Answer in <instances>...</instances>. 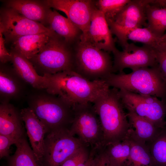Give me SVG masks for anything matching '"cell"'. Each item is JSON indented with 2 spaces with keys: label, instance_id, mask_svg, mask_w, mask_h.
<instances>
[{
  "label": "cell",
  "instance_id": "obj_30",
  "mask_svg": "<svg viewBox=\"0 0 166 166\" xmlns=\"http://www.w3.org/2000/svg\"><path fill=\"white\" fill-rule=\"evenodd\" d=\"M90 148L85 146L67 158L61 166H90L92 156Z\"/></svg>",
  "mask_w": 166,
  "mask_h": 166
},
{
  "label": "cell",
  "instance_id": "obj_29",
  "mask_svg": "<svg viewBox=\"0 0 166 166\" xmlns=\"http://www.w3.org/2000/svg\"><path fill=\"white\" fill-rule=\"evenodd\" d=\"M160 38L154 34L147 27L136 28L130 31L127 39L154 48L160 43Z\"/></svg>",
  "mask_w": 166,
  "mask_h": 166
},
{
  "label": "cell",
  "instance_id": "obj_4",
  "mask_svg": "<svg viewBox=\"0 0 166 166\" xmlns=\"http://www.w3.org/2000/svg\"><path fill=\"white\" fill-rule=\"evenodd\" d=\"M56 95L46 91L31 95L29 100V107L49 132L60 128L69 129L74 117L73 106Z\"/></svg>",
  "mask_w": 166,
  "mask_h": 166
},
{
  "label": "cell",
  "instance_id": "obj_8",
  "mask_svg": "<svg viewBox=\"0 0 166 166\" xmlns=\"http://www.w3.org/2000/svg\"><path fill=\"white\" fill-rule=\"evenodd\" d=\"M47 133L45 139L44 166H61L78 149L86 146L68 128L55 129Z\"/></svg>",
  "mask_w": 166,
  "mask_h": 166
},
{
  "label": "cell",
  "instance_id": "obj_20",
  "mask_svg": "<svg viewBox=\"0 0 166 166\" xmlns=\"http://www.w3.org/2000/svg\"><path fill=\"white\" fill-rule=\"evenodd\" d=\"M5 4L7 7L30 20L45 26L47 24V15L49 8L44 3L34 0H9L6 1Z\"/></svg>",
  "mask_w": 166,
  "mask_h": 166
},
{
  "label": "cell",
  "instance_id": "obj_6",
  "mask_svg": "<svg viewBox=\"0 0 166 166\" xmlns=\"http://www.w3.org/2000/svg\"><path fill=\"white\" fill-rule=\"evenodd\" d=\"M57 34L51 37L42 50L29 60L40 76L73 71V50Z\"/></svg>",
  "mask_w": 166,
  "mask_h": 166
},
{
  "label": "cell",
  "instance_id": "obj_26",
  "mask_svg": "<svg viewBox=\"0 0 166 166\" xmlns=\"http://www.w3.org/2000/svg\"><path fill=\"white\" fill-rule=\"evenodd\" d=\"M104 149L114 166H125L130 155L131 149V144L128 135L121 141L104 147Z\"/></svg>",
  "mask_w": 166,
  "mask_h": 166
},
{
  "label": "cell",
  "instance_id": "obj_7",
  "mask_svg": "<svg viewBox=\"0 0 166 166\" xmlns=\"http://www.w3.org/2000/svg\"><path fill=\"white\" fill-rule=\"evenodd\" d=\"M73 106L74 117L69 129L70 133L77 136L91 149L104 147L102 129L93 105L89 102L76 104Z\"/></svg>",
  "mask_w": 166,
  "mask_h": 166
},
{
  "label": "cell",
  "instance_id": "obj_9",
  "mask_svg": "<svg viewBox=\"0 0 166 166\" xmlns=\"http://www.w3.org/2000/svg\"><path fill=\"white\" fill-rule=\"evenodd\" d=\"M152 0H130L112 20H106L112 34L115 35L123 48L128 44V33L136 28L147 26L146 8Z\"/></svg>",
  "mask_w": 166,
  "mask_h": 166
},
{
  "label": "cell",
  "instance_id": "obj_22",
  "mask_svg": "<svg viewBox=\"0 0 166 166\" xmlns=\"http://www.w3.org/2000/svg\"><path fill=\"white\" fill-rule=\"evenodd\" d=\"M52 36L39 34L20 37L13 42V49L30 59L42 50Z\"/></svg>",
  "mask_w": 166,
  "mask_h": 166
},
{
  "label": "cell",
  "instance_id": "obj_18",
  "mask_svg": "<svg viewBox=\"0 0 166 166\" xmlns=\"http://www.w3.org/2000/svg\"><path fill=\"white\" fill-rule=\"evenodd\" d=\"M127 109L126 114L130 125L128 134L136 140L147 144L152 141L163 129L138 116L132 110Z\"/></svg>",
  "mask_w": 166,
  "mask_h": 166
},
{
  "label": "cell",
  "instance_id": "obj_27",
  "mask_svg": "<svg viewBox=\"0 0 166 166\" xmlns=\"http://www.w3.org/2000/svg\"><path fill=\"white\" fill-rule=\"evenodd\" d=\"M147 145L155 166H166V130L162 129Z\"/></svg>",
  "mask_w": 166,
  "mask_h": 166
},
{
  "label": "cell",
  "instance_id": "obj_36",
  "mask_svg": "<svg viewBox=\"0 0 166 166\" xmlns=\"http://www.w3.org/2000/svg\"><path fill=\"white\" fill-rule=\"evenodd\" d=\"M160 43L166 45V33L160 38Z\"/></svg>",
  "mask_w": 166,
  "mask_h": 166
},
{
  "label": "cell",
  "instance_id": "obj_31",
  "mask_svg": "<svg viewBox=\"0 0 166 166\" xmlns=\"http://www.w3.org/2000/svg\"><path fill=\"white\" fill-rule=\"evenodd\" d=\"M92 156L90 166H114L105 153L104 147L91 149Z\"/></svg>",
  "mask_w": 166,
  "mask_h": 166
},
{
  "label": "cell",
  "instance_id": "obj_5",
  "mask_svg": "<svg viewBox=\"0 0 166 166\" xmlns=\"http://www.w3.org/2000/svg\"><path fill=\"white\" fill-rule=\"evenodd\" d=\"M75 44L73 71L90 81L103 80L113 73V63L108 52L80 39Z\"/></svg>",
  "mask_w": 166,
  "mask_h": 166
},
{
  "label": "cell",
  "instance_id": "obj_11",
  "mask_svg": "<svg viewBox=\"0 0 166 166\" xmlns=\"http://www.w3.org/2000/svg\"><path fill=\"white\" fill-rule=\"evenodd\" d=\"M0 31L5 40L12 42L23 36L45 34L53 36L56 34L42 24L30 20L12 9L7 7L1 11Z\"/></svg>",
  "mask_w": 166,
  "mask_h": 166
},
{
  "label": "cell",
  "instance_id": "obj_33",
  "mask_svg": "<svg viewBox=\"0 0 166 166\" xmlns=\"http://www.w3.org/2000/svg\"><path fill=\"white\" fill-rule=\"evenodd\" d=\"M17 141L5 135L0 134V158L7 157L9 155L11 145L15 144Z\"/></svg>",
  "mask_w": 166,
  "mask_h": 166
},
{
  "label": "cell",
  "instance_id": "obj_35",
  "mask_svg": "<svg viewBox=\"0 0 166 166\" xmlns=\"http://www.w3.org/2000/svg\"><path fill=\"white\" fill-rule=\"evenodd\" d=\"M154 3L160 7H166V0H154Z\"/></svg>",
  "mask_w": 166,
  "mask_h": 166
},
{
  "label": "cell",
  "instance_id": "obj_2",
  "mask_svg": "<svg viewBox=\"0 0 166 166\" xmlns=\"http://www.w3.org/2000/svg\"><path fill=\"white\" fill-rule=\"evenodd\" d=\"M118 92L109 88L93 103L103 132L104 147L122 140L128 133L130 125Z\"/></svg>",
  "mask_w": 166,
  "mask_h": 166
},
{
  "label": "cell",
  "instance_id": "obj_12",
  "mask_svg": "<svg viewBox=\"0 0 166 166\" xmlns=\"http://www.w3.org/2000/svg\"><path fill=\"white\" fill-rule=\"evenodd\" d=\"M120 51L118 49L113 52V73L123 72L126 68L132 71L143 67L158 66L154 49L144 44L140 47L133 43L129 44Z\"/></svg>",
  "mask_w": 166,
  "mask_h": 166
},
{
  "label": "cell",
  "instance_id": "obj_34",
  "mask_svg": "<svg viewBox=\"0 0 166 166\" xmlns=\"http://www.w3.org/2000/svg\"><path fill=\"white\" fill-rule=\"evenodd\" d=\"M5 41L2 33L0 31V61L3 64L11 61L12 58L10 53L8 52L5 47Z\"/></svg>",
  "mask_w": 166,
  "mask_h": 166
},
{
  "label": "cell",
  "instance_id": "obj_3",
  "mask_svg": "<svg viewBox=\"0 0 166 166\" xmlns=\"http://www.w3.org/2000/svg\"><path fill=\"white\" fill-rule=\"evenodd\" d=\"M103 80L109 87L156 97L166 102V80L158 65L139 68L128 74L113 73Z\"/></svg>",
  "mask_w": 166,
  "mask_h": 166
},
{
  "label": "cell",
  "instance_id": "obj_28",
  "mask_svg": "<svg viewBox=\"0 0 166 166\" xmlns=\"http://www.w3.org/2000/svg\"><path fill=\"white\" fill-rule=\"evenodd\" d=\"M130 0H98L96 8L104 14L106 20H113Z\"/></svg>",
  "mask_w": 166,
  "mask_h": 166
},
{
  "label": "cell",
  "instance_id": "obj_15",
  "mask_svg": "<svg viewBox=\"0 0 166 166\" xmlns=\"http://www.w3.org/2000/svg\"><path fill=\"white\" fill-rule=\"evenodd\" d=\"M13 69L22 80L38 90L51 92V82L49 75H40L31 62L13 49L10 53Z\"/></svg>",
  "mask_w": 166,
  "mask_h": 166
},
{
  "label": "cell",
  "instance_id": "obj_10",
  "mask_svg": "<svg viewBox=\"0 0 166 166\" xmlns=\"http://www.w3.org/2000/svg\"><path fill=\"white\" fill-rule=\"evenodd\" d=\"M118 93L124 108L132 110L157 127L164 128L166 101L156 97L140 94L123 89H119Z\"/></svg>",
  "mask_w": 166,
  "mask_h": 166
},
{
  "label": "cell",
  "instance_id": "obj_14",
  "mask_svg": "<svg viewBox=\"0 0 166 166\" xmlns=\"http://www.w3.org/2000/svg\"><path fill=\"white\" fill-rule=\"evenodd\" d=\"M112 34L104 14L96 7L88 31L81 34L80 40L100 49L113 52L117 49Z\"/></svg>",
  "mask_w": 166,
  "mask_h": 166
},
{
  "label": "cell",
  "instance_id": "obj_13",
  "mask_svg": "<svg viewBox=\"0 0 166 166\" xmlns=\"http://www.w3.org/2000/svg\"><path fill=\"white\" fill-rule=\"evenodd\" d=\"M95 0H47L43 1L49 8L63 12L67 18L85 34L90 24L93 10L96 7Z\"/></svg>",
  "mask_w": 166,
  "mask_h": 166
},
{
  "label": "cell",
  "instance_id": "obj_24",
  "mask_svg": "<svg viewBox=\"0 0 166 166\" xmlns=\"http://www.w3.org/2000/svg\"><path fill=\"white\" fill-rule=\"evenodd\" d=\"M153 2L146 6V27L160 38L166 30V7H160Z\"/></svg>",
  "mask_w": 166,
  "mask_h": 166
},
{
  "label": "cell",
  "instance_id": "obj_25",
  "mask_svg": "<svg viewBox=\"0 0 166 166\" xmlns=\"http://www.w3.org/2000/svg\"><path fill=\"white\" fill-rule=\"evenodd\" d=\"M131 144L130 155L125 166H155L147 145L129 134Z\"/></svg>",
  "mask_w": 166,
  "mask_h": 166
},
{
  "label": "cell",
  "instance_id": "obj_23",
  "mask_svg": "<svg viewBox=\"0 0 166 166\" xmlns=\"http://www.w3.org/2000/svg\"><path fill=\"white\" fill-rule=\"evenodd\" d=\"M15 144L16 150L8 159L7 166H44L24 136L18 140Z\"/></svg>",
  "mask_w": 166,
  "mask_h": 166
},
{
  "label": "cell",
  "instance_id": "obj_1",
  "mask_svg": "<svg viewBox=\"0 0 166 166\" xmlns=\"http://www.w3.org/2000/svg\"><path fill=\"white\" fill-rule=\"evenodd\" d=\"M50 94L58 95L72 106L93 103L110 87L103 80L90 81L73 71L49 75Z\"/></svg>",
  "mask_w": 166,
  "mask_h": 166
},
{
  "label": "cell",
  "instance_id": "obj_32",
  "mask_svg": "<svg viewBox=\"0 0 166 166\" xmlns=\"http://www.w3.org/2000/svg\"><path fill=\"white\" fill-rule=\"evenodd\" d=\"M153 48L159 69L166 80V45L160 43Z\"/></svg>",
  "mask_w": 166,
  "mask_h": 166
},
{
  "label": "cell",
  "instance_id": "obj_17",
  "mask_svg": "<svg viewBox=\"0 0 166 166\" xmlns=\"http://www.w3.org/2000/svg\"><path fill=\"white\" fill-rule=\"evenodd\" d=\"M20 113L9 102L0 105V134L8 136L17 141L24 136Z\"/></svg>",
  "mask_w": 166,
  "mask_h": 166
},
{
  "label": "cell",
  "instance_id": "obj_16",
  "mask_svg": "<svg viewBox=\"0 0 166 166\" xmlns=\"http://www.w3.org/2000/svg\"><path fill=\"white\" fill-rule=\"evenodd\" d=\"M20 113L22 120L25 124L32 149L43 164L45 136L49 131L29 107L22 109Z\"/></svg>",
  "mask_w": 166,
  "mask_h": 166
},
{
  "label": "cell",
  "instance_id": "obj_21",
  "mask_svg": "<svg viewBox=\"0 0 166 166\" xmlns=\"http://www.w3.org/2000/svg\"><path fill=\"white\" fill-rule=\"evenodd\" d=\"M22 81L14 69L1 66L0 69V94L1 102H9L17 97L23 89Z\"/></svg>",
  "mask_w": 166,
  "mask_h": 166
},
{
  "label": "cell",
  "instance_id": "obj_19",
  "mask_svg": "<svg viewBox=\"0 0 166 166\" xmlns=\"http://www.w3.org/2000/svg\"><path fill=\"white\" fill-rule=\"evenodd\" d=\"M47 21L49 28L70 45L78 41L82 31L67 18L49 8Z\"/></svg>",
  "mask_w": 166,
  "mask_h": 166
}]
</instances>
